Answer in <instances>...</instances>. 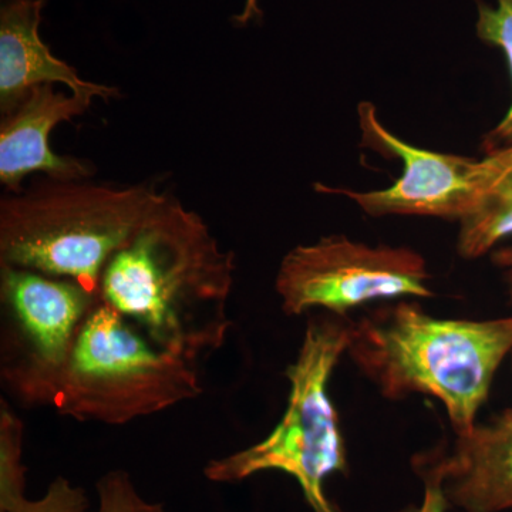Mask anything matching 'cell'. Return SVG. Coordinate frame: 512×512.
Returning <instances> with one entry per match:
<instances>
[{"label": "cell", "instance_id": "obj_9", "mask_svg": "<svg viewBox=\"0 0 512 512\" xmlns=\"http://www.w3.org/2000/svg\"><path fill=\"white\" fill-rule=\"evenodd\" d=\"M93 101L73 93L57 92L53 84L33 87L25 99L0 123V184L6 192L23 190L28 175L56 180L92 178L94 168L76 157L60 156L49 137L59 124L83 116Z\"/></svg>", "mask_w": 512, "mask_h": 512}, {"label": "cell", "instance_id": "obj_18", "mask_svg": "<svg viewBox=\"0 0 512 512\" xmlns=\"http://www.w3.org/2000/svg\"><path fill=\"white\" fill-rule=\"evenodd\" d=\"M491 261L500 269L504 284L507 286L508 296H510L512 302V245L494 249L491 252Z\"/></svg>", "mask_w": 512, "mask_h": 512}, {"label": "cell", "instance_id": "obj_6", "mask_svg": "<svg viewBox=\"0 0 512 512\" xmlns=\"http://www.w3.org/2000/svg\"><path fill=\"white\" fill-rule=\"evenodd\" d=\"M99 299L70 279L0 266V380L13 399L50 407L79 330Z\"/></svg>", "mask_w": 512, "mask_h": 512}, {"label": "cell", "instance_id": "obj_13", "mask_svg": "<svg viewBox=\"0 0 512 512\" xmlns=\"http://www.w3.org/2000/svg\"><path fill=\"white\" fill-rule=\"evenodd\" d=\"M476 33L485 45L497 47L504 53L512 79V0H495V5L478 2ZM512 146V103L510 109L484 137L485 153Z\"/></svg>", "mask_w": 512, "mask_h": 512}, {"label": "cell", "instance_id": "obj_5", "mask_svg": "<svg viewBox=\"0 0 512 512\" xmlns=\"http://www.w3.org/2000/svg\"><path fill=\"white\" fill-rule=\"evenodd\" d=\"M197 366L158 348L99 299L79 330L50 407L70 419L123 426L200 397Z\"/></svg>", "mask_w": 512, "mask_h": 512}, {"label": "cell", "instance_id": "obj_10", "mask_svg": "<svg viewBox=\"0 0 512 512\" xmlns=\"http://www.w3.org/2000/svg\"><path fill=\"white\" fill-rule=\"evenodd\" d=\"M46 0H2L0 6V111L18 107L33 87L62 84L87 100L109 101L120 89L89 82L74 67L57 59L40 37Z\"/></svg>", "mask_w": 512, "mask_h": 512}, {"label": "cell", "instance_id": "obj_8", "mask_svg": "<svg viewBox=\"0 0 512 512\" xmlns=\"http://www.w3.org/2000/svg\"><path fill=\"white\" fill-rule=\"evenodd\" d=\"M357 114L362 147L399 157L402 177L386 190L359 192L322 184H315V190L345 195L370 217L414 215L463 221L477 210L510 161L511 147L485 153L480 160L414 147L380 123L369 101L359 104Z\"/></svg>", "mask_w": 512, "mask_h": 512}, {"label": "cell", "instance_id": "obj_12", "mask_svg": "<svg viewBox=\"0 0 512 512\" xmlns=\"http://www.w3.org/2000/svg\"><path fill=\"white\" fill-rule=\"evenodd\" d=\"M510 161L473 214L460 221L457 251L466 259L491 254L512 238V146Z\"/></svg>", "mask_w": 512, "mask_h": 512}, {"label": "cell", "instance_id": "obj_20", "mask_svg": "<svg viewBox=\"0 0 512 512\" xmlns=\"http://www.w3.org/2000/svg\"><path fill=\"white\" fill-rule=\"evenodd\" d=\"M510 362H511V370H512V350H511V353H510Z\"/></svg>", "mask_w": 512, "mask_h": 512}, {"label": "cell", "instance_id": "obj_3", "mask_svg": "<svg viewBox=\"0 0 512 512\" xmlns=\"http://www.w3.org/2000/svg\"><path fill=\"white\" fill-rule=\"evenodd\" d=\"M164 194L146 184L43 177L0 200V266L70 279L99 296L117 249Z\"/></svg>", "mask_w": 512, "mask_h": 512}, {"label": "cell", "instance_id": "obj_14", "mask_svg": "<svg viewBox=\"0 0 512 512\" xmlns=\"http://www.w3.org/2000/svg\"><path fill=\"white\" fill-rule=\"evenodd\" d=\"M22 420L5 399L0 400V512L25 500Z\"/></svg>", "mask_w": 512, "mask_h": 512}, {"label": "cell", "instance_id": "obj_15", "mask_svg": "<svg viewBox=\"0 0 512 512\" xmlns=\"http://www.w3.org/2000/svg\"><path fill=\"white\" fill-rule=\"evenodd\" d=\"M97 512H167L164 505L151 503L138 493L126 471L113 470L97 481Z\"/></svg>", "mask_w": 512, "mask_h": 512}, {"label": "cell", "instance_id": "obj_1", "mask_svg": "<svg viewBox=\"0 0 512 512\" xmlns=\"http://www.w3.org/2000/svg\"><path fill=\"white\" fill-rule=\"evenodd\" d=\"M235 271L204 218L164 194L107 262L99 298L158 348L198 363L228 338Z\"/></svg>", "mask_w": 512, "mask_h": 512}, {"label": "cell", "instance_id": "obj_4", "mask_svg": "<svg viewBox=\"0 0 512 512\" xmlns=\"http://www.w3.org/2000/svg\"><path fill=\"white\" fill-rule=\"evenodd\" d=\"M352 320L322 313L308 320L301 349L286 369L288 406L264 440L204 468L212 483H239L264 471H282L298 481L315 512H338L325 494L332 474L348 473V453L329 383L348 350Z\"/></svg>", "mask_w": 512, "mask_h": 512}, {"label": "cell", "instance_id": "obj_7", "mask_svg": "<svg viewBox=\"0 0 512 512\" xmlns=\"http://www.w3.org/2000/svg\"><path fill=\"white\" fill-rule=\"evenodd\" d=\"M426 259L407 247L370 245L343 235L299 245L282 258L275 279L282 311L312 309L346 316L376 301L433 298Z\"/></svg>", "mask_w": 512, "mask_h": 512}, {"label": "cell", "instance_id": "obj_19", "mask_svg": "<svg viewBox=\"0 0 512 512\" xmlns=\"http://www.w3.org/2000/svg\"><path fill=\"white\" fill-rule=\"evenodd\" d=\"M261 16V8H259V0H245L244 8L241 13L235 18L239 25H248L252 20Z\"/></svg>", "mask_w": 512, "mask_h": 512}, {"label": "cell", "instance_id": "obj_16", "mask_svg": "<svg viewBox=\"0 0 512 512\" xmlns=\"http://www.w3.org/2000/svg\"><path fill=\"white\" fill-rule=\"evenodd\" d=\"M6 512H93L83 488L73 485L66 477H57L37 500H25Z\"/></svg>", "mask_w": 512, "mask_h": 512}, {"label": "cell", "instance_id": "obj_11", "mask_svg": "<svg viewBox=\"0 0 512 512\" xmlns=\"http://www.w3.org/2000/svg\"><path fill=\"white\" fill-rule=\"evenodd\" d=\"M448 505L464 512L512 511V407L456 436L441 453Z\"/></svg>", "mask_w": 512, "mask_h": 512}, {"label": "cell", "instance_id": "obj_17", "mask_svg": "<svg viewBox=\"0 0 512 512\" xmlns=\"http://www.w3.org/2000/svg\"><path fill=\"white\" fill-rule=\"evenodd\" d=\"M443 447L413 458V467L424 484L423 501L417 508L403 512H446L448 501L443 488V468H441Z\"/></svg>", "mask_w": 512, "mask_h": 512}, {"label": "cell", "instance_id": "obj_2", "mask_svg": "<svg viewBox=\"0 0 512 512\" xmlns=\"http://www.w3.org/2000/svg\"><path fill=\"white\" fill-rule=\"evenodd\" d=\"M512 350V316L443 319L416 302L379 306L353 322L346 355L389 400L426 394L443 403L456 436L478 423Z\"/></svg>", "mask_w": 512, "mask_h": 512}]
</instances>
